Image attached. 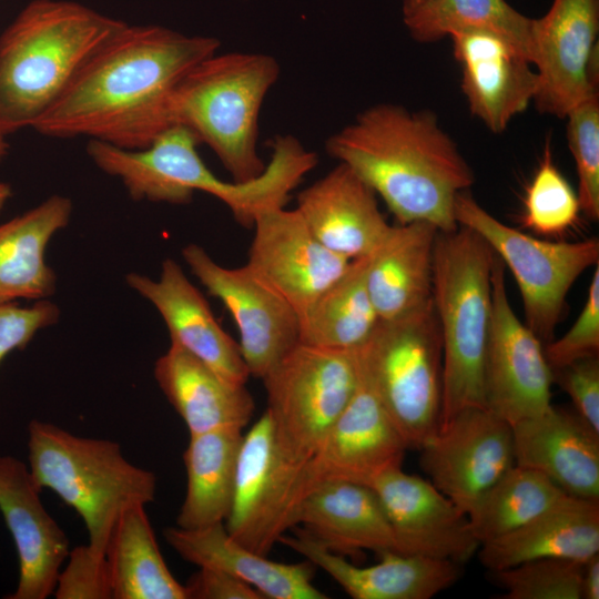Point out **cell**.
Instances as JSON below:
<instances>
[{
  "instance_id": "cell-1",
  "label": "cell",
  "mask_w": 599,
  "mask_h": 599,
  "mask_svg": "<svg viewBox=\"0 0 599 599\" xmlns=\"http://www.w3.org/2000/svg\"><path fill=\"white\" fill-rule=\"evenodd\" d=\"M219 47L216 38L125 23L31 128L50 138L143 149L170 128L167 106L176 85Z\"/></svg>"
},
{
  "instance_id": "cell-2",
  "label": "cell",
  "mask_w": 599,
  "mask_h": 599,
  "mask_svg": "<svg viewBox=\"0 0 599 599\" xmlns=\"http://www.w3.org/2000/svg\"><path fill=\"white\" fill-rule=\"evenodd\" d=\"M325 150L379 195L398 224L428 222L454 231L457 194L474 172L434 113L376 104L331 135Z\"/></svg>"
},
{
  "instance_id": "cell-3",
  "label": "cell",
  "mask_w": 599,
  "mask_h": 599,
  "mask_svg": "<svg viewBox=\"0 0 599 599\" xmlns=\"http://www.w3.org/2000/svg\"><path fill=\"white\" fill-rule=\"evenodd\" d=\"M124 26L77 2H30L0 35V128L32 126Z\"/></svg>"
},
{
  "instance_id": "cell-4",
  "label": "cell",
  "mask_w": 599,
  "mask_h": 599,
  "mask_svg": "<svg viewBox=\"0 0 599 599\" xmlns=\"http://www.w3.org/2000/svg\"><path fill=\"white\" fill-rule=\"evenodd\" d=\"M199 144L189 129L173 125L143 149L90 140L87 152L101 171L121 180L134 201L186 204L202 191L223 202L246 229H253L261 214L284 207L298 184L296 169L282 156H272L251 181H223L203 162Z\"/></svg>"
},
{
  "instance_id": "cell-5",
  "label": "cell",
  "mask_w": 599,
  "mask_h": 599,
  "mask_svg": "<svg viewBox=\"0 0 599 599\" xmlns=\"http://www.w3.org/2000/svg\"><path fill=\"white\" fill-rule=\"evenodd\" d=\"M494 260L491 247L470 229L437 233L432 301L443 347L439 426L464 409L485 407Z\"/></svg>"
},
{
  "instance_id": "cell-6",
  "label": "cell",
  "mask_w": 599,
  "mask_h": 599,
  "mask_svg": "<svg viewBox=\"0 0 599 599\" xmlns=\"http://www.w3.org/2000/svg\"><path fill=\"white\" fill-rule=\"evenodd\" d=\"M280 75L275 58L264 53H214L194 65L173 91L167 119L209 145L234 182L265 170L257 152L258 115Z\"/></svg>"
},
{
  "instance_id": "cell-7",
  "label": "cell",
  "mask_w": 599,
  "mask_h": 599,
  "mask_svg": "<svg viewBox=\"0 0 599 599\" xmlns=\"http://www.w3.org/2000/svg\"><path fill=\"white\" fill-rule=\"evenodd\" d=\"M28 461L38 487L52 490L82 518L88 545L101 556L120 515L155 500V474L129 461L121 445L110 439L74 435L32 419Z\"/></svg>"
},
{
  "instance_id": "cell-8",
  "label": "cell",
  "mask_w": 599,
  "mask_h": 599,
  "mask_svg": "<svg viewBox=\"0 0 599 599\" xmlns=\"http://www.w3.org/2000/svg\"><path fill=\"white\" fill-rule=\"evenodd\" d=\"M357 351L359 368L408 448L437 432L443 347L433 301L400 317L379 321Z\"/></svg>"
},
{
  "instance_id": "cell-9",
  "label": "cell",
  "mask_w": 599,
  "mask_h": 599,
  "mask_svg": "<svg viewBox=\"0 0 599 599\" xmlns=\"http://www.w3.org/2000/svg\"><path fill=\"white\" fill-rule=\"evenodd\" d=\"M357 351L297 343L263 378L276 453L298 475L353 397Z\"/></svg>"
},
{
  "instance_id": "cell-10",
  "label": "cell",
  "mask_w": 599,
  "mask_h": 599,
  "mask_svg": "<svg viewBox=\"0 0 599 599\" xmlns=\"http://www.w3.org/2000/svg\"><path fill=\"white\" fill-rule=\"evenodd\" d=\"M454 216L458 225L484 238L512 274L526 325L541 342L552 341L571 286L599 263V240L550 242L532 237L497 220L465 191L455 197Z\"/></svg>"
},
{
  "instance_id": "cell-11",
  "label": "cell",
  "mask_w": 599,
  "mask_h": 599,
  "mask_svg": "<svg viewBox=\"0 0 599 599\" xmlns=\"http://www.w3.org/2000/svg\"><path fill=\"white\" fill-rule=\"evenodd\" d=\"M505 273L504 263L495 254L484 398L485 408L511 426L551 406L554 375L542 342L510 305Z\"/></svg>"
},
{
  "instance_id": "cell-12",
  "label": "cell",
  "mask_w": 599,
  "mask_h": 599,
  "mask_svg": "<svg viewBox=\"0 0 599 599\" xmlns=\"http://www.w3.org/2000/svg\"><path fill=\"white\" fill-rule=\"evenodd\" d=\"M407 449L359 368L353 397L297 477L293 514L298 502L323 484L349 481L370 487L382 474L402 467Z\"/></svg>"
},
{
  "instance_id": "cell-13",
  "label": "cell",
  "mask_w": 599,
  "mask_h": 599,
  "mask_svg": "<svg viewBox=\"0 0 599 599\" xmlns=\"http://www.w3.org/2000/svg\"><path fill=\"white\" fill-rule=\"evenodd\" d=\"M182 256L209 294L232 315L250 375L262 379L300 342L297 313L246 265L224 267L194 243L182 248Z\"/></svg>"
},
{
  "instance_id": "cell-14",
  "label": "cell",
  "mask_w": 599,
  "mask_h": 599,
  "mask_svg": "<svg viewBox=\"0 0 599 599\" xmlns=\"http://www.w3.org/2000/svg\"><path fill=\"white\" fill-rule=\"evenodd\" d=\"M598 0H554L534 24L539 112L566 118L598 92Z\"/></svg>"
},
{
  "instance_id": "cell-15",
  "label": "cell",
  "mask_w": 599,
  "mask_h": 599,
  "mask_svg": "<svg viewBox=\"0 0 599 599\" xmlns=\"http://www.w3.org/2000/svg\"><path fill=\"white\" fill-rule=\"evenodd\" d=\"M419 450L430 483L467 515L515 465L511 426L485 407L459 412Z\"/></svg>"
},
{
  "instance_id": "cell-16",
  "label": "cell",
  "mask_w": 599,
  "mask_h": 599,
  "mask_svg": "<svg viewBox=\"0 0 599 599\" xmlns=\"http://www.w3.org/2000/svg\"><path fill=\"white\" fill-rule=\"evenodd\" d=\"M298 473L282 463L265 410L243 435L234 495L225 520L229 534L256 554L267 556L292 528Z\"/></svg>"
},
{
  "instance_id": "cell-17",
  "label": "cell",
  "mask_w": 599,
  "mask_h": 599,
  "mask_svg": "<svg viewBox=\"0 0 599 599\" xmlns=\"http://www.w3.org/2000/svg\"><path fill=\"white\" fill-rule=\"evenodd\" d=\"M245 264L300 316L349 266L351 260L324 246L296 209L261 214Z\"/></svg>"
},
{
  "instance_id": "cell-18",
  "label": "cell",
  "mask_w": 599,
  "mask_h": 599,
  "mask_svg": "<svg viewBox=\"0 0 599 599\" xmlns=\"http://www.w3.org/2000/svg\"><path fill=\"white\" fill-rule=\"evenodd\" d=\"M370 488L390 524L395 552L448 560H469L480 544L468 515L430 481L402 467L378 476Z\"/></svg>"
},
{
  "instance_id": "cell-19",
  "label": "cell",
  "mask_w": 599,
  "mask_h": 599,
  "mask_svg": "<svg viewBox=\"0 0 599 599\" xmlns=\"http://www.w3.org/2000/svg\"><path fill=\"white\" fill-rule=\"evenodd\" d=\"M41 489L20 459L0 456V512L13 539L19 579L8 599H45L70 552L64 530L44 508Z\"/></svg>"
},
{
  "instance_id": "cell-20",
  "label": "cell",
  "mask_w": 599,
  "mask_h": 599,
  "mask_svg": "<svg viewBox=\"0 0 599 599\" xmlns=\"http://www.w3.org/2000/svg\"><path fill=\"white\" fill-rule=\"evenodd\" d=\"M125 282L160 313L175 344L224 379L246 385L250 372L236 343L217 323L201 292L182 267L165 258L158 280L128 273Z\"/></svg>"
},
{
  "instance_id": "cell-21",
  "label": "cell",
  "mask_w": 599,
  "mask_h": 599,
  "mask_svg": "<svg viewBox=\"0 0 599 599\" xmlns=\"http://www.w3.org/2000/svg\"><path fill=\"white\" fill-rule=\"evenodd\" d=\"M450 38L471 113L494 133L502 132L534 100L538 79L531 62L491 32L467 30Z\"/></svg>"
},
{
  "instance_id": "cell-22",
  "label": "cell",
  "mask_w": 599,
  "mask_h": 599,
  "mask_svg": "<svg viewBox=\"0 0 599 599\" xmlns=\"http://www.w3.org/2000/svg\"><path fill=\"white\" fill-rule=\"evenodd\" d=\"M515 465L570 496L599 500V434L575 410L550 406L511 425Z\"/></svg>"
},
{
  "instance_id": "cell-23",
  "label": "cell",
  "mask_w": 599,
  "mask_h": 599,
  "mask_svg": "<svg viewBox=\"0 0 599 599\" xmlns=\"http://www.w3.org/2000/svg\"><path fill=\"white\" fill-rule=\"evenodd\" d=\"M296 210L324 246L351 261L370 255L392 226L376 193L343 163L302 190Z\"/></svg>"
},
{
  "instance_id": "cell-24",
  "label": "cell",
  "mask_w": 599,
  "mask_h": 599,
  "mask_svg": "<svg viewBox=\"0 0 599 599\" xmlns=\"http://www.w3.org/2000/svg\"><path fill=\"white\" fill-rule=\"evenodd\" d=\"M280 542L327 572L354 599H429L453 586L460 565L394 551L382 552V561L358 567L329 551L304 529L281 536Z\"/></svg>"
},
{
  "instance_id": "cell-25",
  "label": "cell",
  "mask_w": 599,
  "mask_h": 599,
  "mask_svg": "<svg viewBox=\"0 0 599 599\" xmlns=\"http://www.w3.org/2000/svg\"><path fill=\"white\" fill-rule=\"evenodd\" d=\"M489 571L540 558L586 562L599 554V500L562 495L519 528L479 546Z\"/></svg>"
},
{
  "instance_id": "cell-26",
  "label": "cell",
  "mask_w": 599,
  "mask_h": 599,
  "mask_svg": "<svg viewBox=\"0 0 599 599\" xmlns=\"http://www.w3.org/2000/svg\"><path fill=\"white\" fill-rule=\"evenodd\" d=\"M163 536L185 561L235 577L271 599H326L313 585L314 565L270 560L236 541L224 522L200 529L167 527Z\"/></svg>"
},
{
  "instance_id": "cell-27",
  "label": "cell",
  "mask_w": 599,
  "mask_h": 599,
  "mask_svg": "<svg viewBox=\"0 0 599 599\" xmlns=\"http://www.w3.org/2000/svg\"><path fill=\"white\" fill-rule=\"evenodd\" d=\"M292 524L302 525L323 547L341 556L364 550L395 552L390 524L368 486L349 481L323 484L298 502Z\"/></svg>"
},
{
  "instance_id": "cell-28",
  "label": "cell",
  "mask_w": 599,
  "mask_h": 599,
  "mask_svg": "<svg viewBox=\"0 0 599 599\" xmlns=\"http://www.w3.org/2000/svg\"><path fill=\"white\" fill-rule=\"evenodd\" d=\"M153 375L190 435L243 429L253 416L255 403L246 385L224 379L175 344L155 361Z\"/></svg>"
},
{
  "instance_id": "cell-29",
  "label": "cell",
  "mask_w": 599,
  "mask_h": 599,
  "mask_svg": "<svg viewBox=\"0 0 599 599\" xmlns=\"http://www.w3.org/2000/svg\"><path fill=\"white\" fill-rule=\"evenodd\" d=\"M437 233L423 221L392 225L369 255L367 286L380 321L406 315L432 300Z\"/></svg>"
},
{
  "instance_id": "cell-30",
  "label": "cell",
  "mask_w": 599,
  "mask_h": 599,
  "mask_svg": "<svg viewBox=\"0 0 599 599\" xmlns=\"http://www.w3.org/2000/svg\"><path fill=\"white\" fill-rule=\"evenodd\" d=\"M71 214V200L54 194L0 225V305L20 298L45 300L55 292L57 275L44 254Z\"/></svg>"
},
{
  "instance_id": "cell-31",
  "label": "cell",
  "mask_w": 599,
  "mask_h": 599,
  "mask_svg": "<svg viewBox=\"0 0 599 599\" xmlns=\"http://www.w3.org/2000/svg\"><path fill=\"white\" fill-rule=\"evenodd\" d=\"M242 429L222 428L190 435L183 454L186 493L176 526L200 529L225 522L233 501Z\"/></svg>"
},
{
  "instance_id": "cell-32",
  "label": "cell",
  "mask_w": 599,
  "mask_h": 599,
  "mask_svg": "<svg viewBox=\"0 0 599 599\" xmlns=\"http://www.w3.org/2000/svg\"><path fill=\"white\" fill-rule=\"evenodd\" d=\"M112 599H186L184 585L170 571L145 506L118 518L104 552Z\"/></svg>"
},
{
  "instance_id": "cell-33",
  "label": "cell",
  "mask_w": 599,
  "mask_h": 599,
  "mask_svg": "<svg viewBox=\"0 0 599 599\" xmlns=\"http://www.w3.org/2000/svg\"><path fill=\"white\" fill-rule=\"evenodd\" d=\"M369 255L353 260L347 270L298 316L300 343L354 351L379 323L367 286Z\"/></svg>"
},
{
  "instance_id": "cell-34",
  "label": "cell",
  "mask_w": 599,
  "mask_h": 599,
  "mask_svg": "<svg viewBox=\"0 0 599 599\" xmlns=\"http://www.w3.org/2000/svg\"><path fill=\"white\" fill-rule=\"evenodd\" d=\"M403 20L418 42H434L467 30H481L511 43L532 64L534 24L506 0H423L403 8Z\"/></svg>"
},
{
  "instance_id": "cell-35",
  "label": "cell",
  "mask_w": 599,
  "mask_h": 599,
  "mask_svg": "<svg viewBox=\"0 0 599 599\" xmlns=\"http://www.w3.org/2000/svg\"><path fill=\"white\" fill-rule=\"evenodd\" d=\"M565 494L542 474L514 465L468 512L473 532L480 545L501 537L529 521Z\"/></svg>"
},
{
  "instance_id": "cell-36",
  "label": "cell",
  "mask_w": 599,
  "mask_h": 599,
  "mask_svg": "<svg viewBox=\"0 0 599 599\" xmlns=\"http://www.w3.org/2000/svg\"><path fill=\"white\" fill-rule=\"evenodd\" d=\"M580 212L578 194L556 167L547 144L526 192L524 225L538 235L556 236L572 227Z\"/></svg>"
},
{
  "instance_id": "cell-37",
  "label": "cell",
  "mask_w": 599,
  "mask_h": 599,
  "mask_svg": "<svg viewBox=\"0 0 599 599\" xmlns=\"http://www.w3.org/2000/svg\"><path fill=\"white\" fill-rule=\"evenodd\" d=\"M583 564L540 558L490 571L506 599H581Z\"/></svg>"
},
{
  "instance_id": "cell-38",
  "label": "cell",
  "mask_w": 599,
  "mask_h": 599,
  "mask_svg": "<svg viewBox=\"0 0 599 599\" xmlns=\"http://www.w3.org/2000/svg\"><path fill=\"white\" fill-rule=\"evenodd\" d=\"M567 140L579 180L581 212L599 219V99L598 92L576 105L566 116Z\"/></svg>"
},
{
  "instance_id": "cell-39",
  "label": "cell",
  "mask_w": 599,
  "mask_h": 599,
  "mask_svg": "<svg viewBox=\"0 0 599 599\" xmlns=\"http://www.w3.org/2000/svg\"><path fill=\"white\" fill-rule=\"evenodd\" d=\"M551 369L578 359L598 356L599 353V265L588 287L583 307L567 333L544 347Z\"/></svg>"
},
{
  "instance_id": "cell-40",
  "label": "cell",
  "mask_w": 599,
  "mask_h": 599,
  "mask_svg": "<svg viewBox=\"0 0 599 599\" xmlns=\"http://www.w3.org/2000/svg\"><path fill=\"white\" fill-rule=\"evenodd\" d=\"M67 560L53 591L57 599H112L104 556L87 544L70 549Z\"/></svg>"
},
{
  "instance_id": "cell-41",
  "label": "cell",
  "mask_w": 599,
  "mask_h": 599,
  "mask_svg": "<svg viewBox=\"0 0 599 599\" xmlns=\"http://www.w3.org/2000/svg\"><path fill=\"white\" fill-rule=\"evenodd\" d=\"M59 317V306L48 298L27 307L1 304L0 363L12 351L24 348L39 331L54 325Z\"/></svg>"
},
{
  "instance_id": "cell-42",
  "label": "cell",
  "mask_w": 599,
  "mask_h": 599,
  "mask_svg": "<svg viewBox=\"0 0 599 599\" xmlns=\"http://www.w3.org/2000/svg\"><path fill=\"white\" fill-rule=\"evenodd\" d=\"M554 382L570 397L573 410L599 434V359H578L552 369Z\"/></svg>"
},
{
  "instance_id": "cell-43",
  "label": "cell",
  "mask_w": 599,
  "mask_h": 599,
  "mask_svg": "<svg viewBox=\"0 0 599 599\" xmlns=\"http://www.w3.org/2000/svg\"><path fill=\"white\" fill-rule=\"evenodd\" d=\"M186 599H264L251 585L223 571L200 568L184 585Z\"/></svg>"
},
{
  "instance_id": "cell-44",
  "label": "cell",
  "mask_w": 599,
  "mask_h": 599,
  "mask_svg": "<svg viewBox=\"0 0 599 599\" xmlns=\"http://www.w3.org/2000/svg\"><path fill=\"white\" fill-rule=\"evenodd\" d=\"M599 598V554L583 564L581 599Z\"/></svg>"
},
{
  "instance_id": "cell-45",
  "label": "cell",
  "mask_w": 599,
  "mask_h": 599,
  "mask_svg": "<svg viewBox=\"0 0 599 599\" xmlns=\"http://www.w3.org/2000/svg\"><path fill=\"white\" fill-rule=\"evenodd\" d=\"M11 194H12V190L10 185L7 183L0 182V212L4 207Z\"/></svg>"
},
{
  "instance_id": "cell-46",
  "label": "cell",
  "mask_w": 599,
  "mask_h": 599,
  "mask_svg": "<svg viewBox=\"0 0 599 599\" xmlns=\"http://www.w3.org/2000/svg\"><path fill=\"white\" fill-rule=\"evenodd\" d=\"M6 135L7 133L0 128V162L7 155L9 149Z\"/></svg>"
},
{
  "instance_id": "cell-47",
  "label": "cell",
  "mask_w": 599,
  "mask_h": 599,
  "mask_svg": "<svg viewBox=\"0 0 599 599\" xmlns=\"http://www.w3.org/2000/svg\"><path fill=\"white\" fill-rule=\"evenodd\" d=\"M423 0H404V3H403V8H409V7H413L419 2H422Z\"/></svg>"
}]
</instances>
